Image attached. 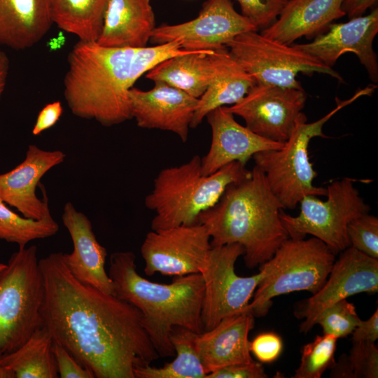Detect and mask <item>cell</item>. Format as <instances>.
I'll list each match as a JSON object with an SVG mask.
<instances>
[{
	"label": "cell",
	"instance_id": "e575fe53",
	"mask_svg": "<svg viewBox=\"0 0 378 378\" xmlns=\"http://www.w3.org/2000/svg\"><path fill=\"white\" fill-rule=\"evenodd\" d=\"M241 14L258 30L271 25L288 0H237Z\"/></svg>",
	"mask_w": 378,
	"mask_h": 378
},
{
	"label": "cell",
	"instance_id": "60d3db41",
	"mask_svg": "<svg viewBox=\"0 0 378 378\" xmlns=\"http://www.w3.org/2000/svg\"><path fill=\"white\" fill-rule=\"evenodd\" d=\"M377 0H343L342 9L349 19L363 15L377 4Z\"/></svg>",
	"mask_w": 378,
	"mask_h": 378
},
{
	"label": "cell",
	"instance_id": "7bdbcfd3",
	"mask_svg": "<svg viewBox=\"0 0 378 378\" xmlns=\"http://www.w3.org/2000/svg\"><path fill=\"white\" fill-rule=\"evenodd\" d=\"M4 354L0 351V378H15L14 372L1 364V359Z\"/></svg>",
	"mask_w": 378,
	"mask_h": 378
},
{
	"label": "cell",
	"instance_id": "8d00e7d4",
	"mask_svg": "<svg viewBox=\"0 0 378 378\" xmlns=\"http://www.w3.org/2000/svg\"><path fill=\"white\" fill-rule=\"evenodd\" d=\"M52 351L59 377L94 378L90 370L81 365L66 349L55 341Z\"/></svg>",
	"mask_w": 378,
	"mask_h": 378
},
{
	"label": "cell",
	"instance_id": "2e32d148",
	"mask_svg": "<svg viewBox=\"0 0 378 378\" xmlns=\"http://www.w3.org/2000/svg\"><path fill=\"white\" fill-rule=\"evenodd\" d=\"M378 33V8L366 15L351 18L346 22L330 24L325 32L309 43L293 44L332 67L346 52L354 53L374 83L378 81L377 56L373 41Z\"/></svg>",
	"mask_w": 378,
	"mask_h": 378
},
{
	"label": "cell",
	"instance_id": "4fadbf2b",
	"mask_svg": "<svg viewBox=\"0 0 378 378\" xmlns=\"http://www.w3.org/2000/svg\"><path fill=\"white\" fill-rule=\"evenodd\" d=\"M211 248L210 235L201 223L151 230L141 247L144 271L148 276L200 273Z\"/></svg>",
	"mask_w": 378,
	"mask_h": 378
},
{
	"label": "cell",
	"instance_id": "1f68e13d",
	"mask_svg": "<svg viewBox=\"0 0 378 378\" xmlns=\"http://www.w3.org/2000/svg\"><path fill=\"white\" fill-rule=\"evenodd\" d=\"M337 338L327 334L317 335L302 349L299 367L293 378H321L323 372L335 363Z\"/></svg>",
	"mask_w": 378,
	"mask_h": 378
},
{
	"label": "cell",
	"instance_id": "f546056e",
	"mask_svg": "<svg viewBox=\"0 0 378 378\" xmlns=\"http://www.w3.org/2000/svg\"><path fill=\"white\" fill-rule=\"evenodd\" d=\"M59 225L52 216L34 220L19 216L0 199V239L24 248L31 241L57 234Z\"/></svg>",
	"mask_w": 378,
	"mask_h": 378
},
{
	"label": "cell",
	"instance_id": "7a4b0ae2",
	"mask_svg": "<svg viewBox=\"0 0 378 378\" xmlns=\"http://www.w3.org/2000/svg\"><path fill=\"white\" fill-rule=\"evenodd\" d=\"M193 51L178 41L151 47H106L96 41L78 42L68 56L64 96L74 115L105 127L132 118L129 91L160 62Z\"/></svg>",
	"mask_w": 378,
	"mask_h": 378
},
{
	"label": "cell",
	"instance_id": "52a82bcc",
	"mask_svg": "<svg viewBox=\"0 0 378 378\" xmlns=\"http://www.w3.org/2000/svg\"><path fill=\"white\" fill-rule=\"evenodd\" d=\"M335 254L320 239L288 238L274 255L260 265L264 276L248 311L254 316L266 315L272 299L283 294L307 290L316 293L324 284L335 261Z\"/></svg>",
	"mask_w": 378,
	"mask_h": 378
},
{
	"label": "cell",
	"instance_id": "ee69618b",
	"mask_svg": "<svg viewBox=\"0 0 378 378\" xmlns=\"http://www.w3.org/2000/svg\"><path fill=\"white\" fill-rule=\"evenodd\" d=\"M7 264L0 262V272H1L6 267Z\"/></svg>",
	"mask_w": 378,
	"mask_h": 378
},
{
	"label": "cell",
	"instance_id": "f35d334b",
	"mask_svg": "<svg viewBox=\"0 0 378 378\" xmlns=\"http://www.w3.org/2000/svg\"><path fill=\"white\" fill-rule=\"evenodd\" d=\"M63 113L62 103L55 101L46 104L38 113L31 133L34 136L54 126L59 120Z\"/></svg>",
	"mask_w": 378,
	"mask_h": 378
},
{
	"label": "cell",
	"instance_id": "484cf974",
	"mask_svg": "<svg viewBox=\"0 0 378 378\" xmlns=\"http://www.w3.org/2000/svg\"><path fill=\"white\" fill-rule=\"evenodd\" d=\"M255 84L253 77L243 69L227 50L219 72L199 98L190 128L197 127L213 110L238 102Z\"/></svg>",
	"mask_w": 378,
	"mask_h": 378
},
{
	"label": "cell",
	"instance_id": "f1b7e54d",
	"mask_svg": "<svg viewBox=\"0 0 378 378\" xmlns=\"http://www.w3.org/2000/svg\"><path fill=\"white\" fill-rule=\"evenodd\" d=\"M197 333L183 327L173 328L170 340L176 358L163 367L149 365L136 369L135 378H206V373L195 348Z\"/></svg>",
	"mask_w": 378,
	"mask_h": 378
},
{
	"label": "cell",
	"instance_id": "74e56055",
	"mask_svg": "<svg viewBox=\"0 0 378 378\" xmlns=\"http://www.w3.org/2000/svg\"><path fill=\"white\" fill-rule=\"evenodd\" d=\"M260 363L255 360L248 363L228 365L208 374L206 378H267Z\"/></svg>",
	"mask_w": 378,
	"mask_h": 378
},
{
	"label": "cell",
	"instance_id": "d6986e66",
	"mask_svg": "<svg viewBox=\"0 0 378 378\" xmlns=\"http://www.w3.org/2000/svg\"><path fill=\"white\" fill-rule=\"evenodd\" d=\"M206 118L211 130V141L207 153L202 158L204 175L214 174L233 162L246 164L255 153L284 146V143L263 138L241 125L225 106L213 110Z\"/></svg>",
	"mask_w": 378,
	"mask_h": 378
},
{
	"label": "cell",
	"instance_id": "d4e9b609",
	"mask_svg": "<svg viewBox=\"0 0 378 378\" xmlns=\"http://www.w3.org/2000/svg\"><path fill=\"white\" fill-rule=\"evenodd\" d=\"M51 0H0V46L24 50L39 42L52 24Z\"/></svg>",
	"mask_w": 378,
	"mask_h": 378
},
{
	"label": "cell",
	"instance_id": "5bb4252c",
	"mask_svg": "<svg viewBox=\"0 0 378 378\" xmlns=\"http://www.w3.org/2000/svg\"><path fill=\"white\" fill-rule=\"evenodd\" d=\"M307 100L304 89L255 83L236 104L225 106L244 119L255 134L284 143L290 136Z\"/></svg>",
	"mask_w": 378,
	"mask_h": 378
},
{
	"label": "cell",
	"instance_id": "83f0119b",
	"mask_svg": "<svg viewBox=\"0 0 378 378\" xmlns=\"http://www.w3.org/2000/svg\"><path fill=\"white\" fill-rule=\"evenodd\" d=\"M108 0H51L52 24L79 41H97Z\"/></svg>",
	"mask_w": 378,
	"mask_h": 378
},
{
	"label": "cell",
	"instance_id": "4dcf8cb0",
	"mask_svg": "<svg viewBox=\"0 0 378 378\" xmlns=\"http://www.w3.org/2000/svg\"><path fill=\"white\" fill-rule=\"evenodd\" d=\"M330 370V377L377 378L378 349L375 342H353L349 354H342Z\"/></svg>",
	"mask_w": 378,
	"mask_h": 378
},
{
	"label": "cell",
	"instance_id": "5b68a950",
	"mask_svg": "<svg viewBox=\"0 0 378 378\" xmlns=\"http://www.w3.org/2000/svg\"><path fill=\"white\" fill-rule=\"evenodd\" d=\"M202 158L194 155L188 162L162 169L155 178L145 206L155 214L151 230H158L199 223L200 214L219 200L231 183L251 174L246 164L231 162L214 174L202 173Z\"/></svg>",
	"mask_w": 378,
	"mask_h": 378
},
{
	"label": "cell",
	"instance_id": "9c48e42d",
	"mask_svg": "<svg viewBox=\"0 0 378 378\" xmlns=\"http://www.w3.org/2000/svg\"><path fill=\"white\" fill-rule=\"evenodd\" d=\"M356 179L345 177L335 181L326 188L327 199L307 195L300 202L298 216L286 214L282 209L280 218L289 238L304 239L310 234L323 243L335 253L350 246L348 225L354 219L369 214L370 206L355 187Z\"/></svg>",
	"mask_w": 378,
	"mask_h": 378
},
{
	"label": "cell",
	"instance_id": "d6a6232c",
	"mask_svg": "<svg viewBox=\"0 0 378 378\" xmlns=\"http://www.w3.org/2000/svg\"><path fill=\"white\" fill-rule=\"evenodd\" d=\"M360 320L354 304L343 299L321 312L316 325L321 326L323 334L339 339L351 335Z\"/></svg>",
	"mask_w": 378,
	"mask_h": 378
},
{
	"label": "cell",
	"instance_id": "ab89813d",
	"mask_svg": "<svg viewBox=\"0 0 378 378\" xmlns=\"http://www.w3.org/2000/svg\"><path fill=\"white\" fill-rule=\"evenodd\" d=\"M353 342H375L378 338V309L366 321H359L351 333Z\"/></svg>",
	"mask_w": 378,
	"mask_h": 378
},
{
	"label": "cell",
	"instance_id": "8fae6325",
	"mask_svg": "<svg viewBox=\"0 0 378 378\" xmlns=\"http://www.w3.org/2000/svg\"><path fill=\"white\" fill-rule=\"evenodd\" d=\"M244 249L237 243L212 247L200 274L204 284L202 320L204 331L214 328L220 321L248 312L251 299L264 276L259 272L240 276L235 272V262Z\"/></svg>",
	"mask_w": 378,
	"mask_h": 378
},
{
	"label": "cell",
	"instance_id": "277c9868",
	"mask_svg": "<svg viewBox=\"0 0 378 378\" xmlns=\"http://www.w3.org/2000/svg\"><path fill=\"white\" fill-rule=\"evenodd\" d=\"M131 251L110 256L108 276L114 295L136 307L144 326L161 357L175 356L170 340L173 328L181 326L197 334L204 331L202 307L204 284L200 273L174 276L169 284L152 282L136 271Z\"/></svg>",
	"mask_w": 378,
	"mask_h": 378
},
{
	"label": "cell",
	"instance_id": "6da1fadb",
	"mask_svg": "<svg viewBox=\"0 0 378 378\" xmlns=\"http://www.w3.org/2000/svg\"><path fill=\"white\" fill-rule=\"evenodd\" d=\"M39 265L43 326L94 377L135 378L136 369L160 357L136 307L79 281L62 252L40 259Z\"/></svg>",
	"mask_w": 378,
	"mask_h": 378
},
{
	"label": "cell",
	"instance_id": "b9f144b4",
	"mask_svg": "<svg viewBox=\"0 0 378 378\" xmlns=\"http://www.w3.org/2000/svg\"><path fill=\"white\" fill-rule=\"evenodd\" d=\"M9 66L8 57L6 53L0 49V100L6 88Z\"/></svg>",
	"mask_w": 378,
	"mask_h": 378
},
{
	"label": "cell",
	"instance_id": "9a60e30c",
	"mask_svg": "<svg viewBox=\"0 0 378 378\" xmlns=\"http://www.w3.org/2000/svg\"><path fill=\"white\" fill-rule=\"evenodd\" d=\"M377 291L378 259L349 246L335 260L322 287L306 300L302 311L296 314L304 318L300 332H309L321 312L330 305L355 294Z\"/></svg>",
	"mask_w": 378,
	"mask_h": 378
},
{
	"label": "cell",
	"instance_id": "44dd1931",
	"mask_svg": "<svg viewBox=\"0 0 378 378\" xmlns=\"http://www.w3.org/2000/svg\"><path fill=\"white\" fill-rule=\"evenodd\" d=\"M254 317L250 312H242L197 335L195 348L206 375L228 365L253 361L248 334L254 327Z\"/></svg>",
	"mask_w": 378,
	"mask_h": 378
},
{
	"label": "cell",
	"instance_id": "3957f363",
	"mask_svg": "<svg viewBox=\"0 0 378 378\" xmlns=\"http://www.w3.org/2000/svg\"><path fill=\"white\" fill-rule=\"evenodd\" d=\"M282 209L265 174L255 165L248 178L230 184L217 203L200 214L198 223L206 227L212 247L241 245L245 265L253 269L289 238L280 218Z\"/></svg>",
	"mask_w": 378,
	"mask_h": 378
},
{
	"label": "cell",
	"instance_id": "603a6c76",
	"mask_svg": "<svg viewBox=\"0 0 378 378\" xmlns=\"http://www.w3.org/2000/svg\"><path fill=\"white\" fill-rule=\"evenodd\" d=\"M156 27L150 0H108L101 34L106 47H146Z\"/></svg>",
	"mask_w": 378,
	"mask_h": 378
},
{
	"label": "cell",
	"instance_id": "7c38bea8",
	"mask_svg": "<svg viewBox=\"0 0 378 378\" xmlns=\"http://www.w3.org/2000/svg\"><path fill=\"white\" fill-rule=\"evenodd\" d=\"M250 31L258 29L234 9L231 0H206L195 18L156 27L150 40L156 45L176 41L187 51H215L227 48L237 36Z\"/></svg>",
	"mask_w": 378,
	"mask_h": 378
},
{
	"label": "cell",
	"instance_id": "7402d4cb",
	"mask_svg": "<svg viewBox=\"0 0 378 378\" xmlns=\"http://www.w3.org/2000/svg\"><path fill=\"white\" fill-rule=\"evenodd\" d=\"M343 0H288L276 20L261 34L279 43L292 45L305 36L325 31L335 20L345 15Z\"/></svg>",
	"mask_w": 378,
	"mask_h": 378
},
{
	"label": "cell",
	"instance_id": "ba28073f",
	"mask_svg": "<svg viewBox=\"0 0 378 378\" xmlns=\"http://www.w3.org/2000/svg\"><path fill=\"white\" fill-rule=\"evenodd\" d=\"M44 284L37 246L19 248L0 272V351L9 354L43 326Z\"/></svg>",
	"mask_w": 378,
	"mask_h": 378
},
{
	"label": "cell",
	"instance_id": "30bf717a",
	"mask_svg": "<svg viewBox=\"0 0 378 378\" xmlns=\"http://www.w3.org/2000/svg\"><path fill=\"white\" fill-rule=\"evenodd\" d=\"M234 59L255 83L302 88L299 73L323 74L342 82V76L294 45L270 39L258 31L237 36L226 46Z\"/></svg>",
	"mask_w": 378,
	"mask_h": 378
},
{
	"label": "cell",
	"instance_id": "8992f818",
	"mask_svg": "<svg viewBox=\"0 0 378 378\" xmlns=\"http://www.w3.org/2000/svg\"><path fill=\"white\" fill-rule=\"evenodd\" d=\"M374 88V85L367 86L346 100L340 101L337 99V106L313 122H307V118L302 112L283 147L253 155L255 165L265 174L272 192L283 209H295L300 200L307 195H326V188L317 187L313 183L317 174L309 160V142L316 136L327 138L322 131L323 125L338 111L358 98L371 95Z\"/></svg>",
	"mask_w": 378,
	"mask_h": 378
},
{
	"label": "cell",
	"instance_id": "ac0fdd59",
	"mask_svg": "<svg viewBox=\"0 0 378 378\" xmlns=\"http://www.w3.org/2000/svg\"><path fill=\"white\" fill-rule=\"evenodd\" d=\"M65 158L59 150H47L35 144L29 145L24 160L0 174V199L27 218L41 220L51 216L46 193L40 199L36 190L41 178Z\"/></svg>",
	"mask_w": 378,
	"mask_h": 378
},
{
	"label": "cell",
	"instance_id": "d590c367",
	"mask_svg": "<svg viewBox=\"0 0 378 378\" xmlns=\"http://www.w3.org/2000/svg\"><path fill=\"white\" fill-rule=\"evenodd\" d=\"M249 349L260 363H272L280 356L283 341L274 332H262L250 342Z\"/></svg>",
	"mask_w": 378,
	"mask_h": 378
},
{
	"label": "cell",
	"instance_id": "e0dca14e",
	"mask_svg": "<svg viewBox=\"0 0 378 378\" xmlns=\"http://www.w3.org/2000/svg\"><path fill=\"white\" fill-rule=\"evenodd\" d=\"M129 97L138 127L169 131L183 142L188 140L199 98L163 83H155L149 90L132 87Z\"/></svg>",
	"mask_w": 378,
	"mask_h": 378
},
{
	"label": "cell",
	"instance_id": "836d02e7",
	"mask_svg": "<svg viewBox=\"0 0 378 378\" xmlns=\"http://www.w3.org/2000/svg\"><path fill=\"white\" fill-rule=\"evenodd\" d=\"M347 233L350 246L378 259V218L366 214L349 223Z\"/></svg>",
	"mask_w": 378,
	"mask_h": 378
},
{
	"label": "cell",
	"instance_id": "cb8c5ba5",
	"mask_svg": "<svg viewBox=\"0 0 378 378\" xmlns=\"http://www.w3.org/2000/svg\"><path fill=\"white\" fill-rule=\"evenodd\" d=\"M227 48L193 51L168 58L149 70L146 78L163 83L200 98L219 72Z\"/></svg>",
	"mask_w": 378,
	"mask_h": 378
},
{
	"label": "cell",
	"instance_id": "4316f807",
	"mask_svg": "<svg viewBox=\"0 0 378 378\" xmlns=\"http://www.w3.org/2000/svg\"><path fill=\"white\" fill-rule=\"evenodd\" d=\"M53 342L50 332L43 326L21 346L4 354L1 363L14 372L15 378L59 377Z\"/></svg>",
	"mask_w": 378,
	"mask_h": 378
},
{
	"label": "cell",
	"instance_id": "ffe728a7",
	"mask_svg": "<svg viewBox=\"0 0 378 378\" xmlns=\"http://www.w3.org/2000/svg\"><path fill=\"white\" fill-rule=\"evenodd\" d=\"M62 220L74 246L71 253H63L70 272L83 284L114 295L113 283L105 270L107 251L98 242L88 217L68 202L64 206Z\"/></svg>",
	"mask_w": 378,
	"mask_h": 378
}]
</instances>
